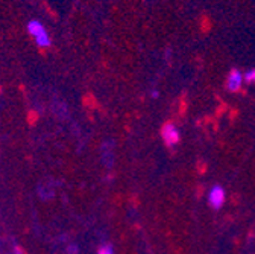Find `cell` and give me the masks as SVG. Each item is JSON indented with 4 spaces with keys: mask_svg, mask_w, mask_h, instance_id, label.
<instances>
[{
    "mask_svg": "<svg viewBox=\"0 0 255 254\" xmlns=\"http://www.w3.org/2000/svg\"><path fill=\"white\" fill-rule=\"evenodd\" d=\"M27 30L29 34L34 37L35 43L40 46V47H49L52 44L50 41V37L47 34V30L44 29V26L38 21V20H30L27 23Z\"/></svg>",
    "mask_w": 255,
    "mask_h": 254,
    "instance_id": "obj_1",
    "label": "cell"
},
{
    "mask_svg": "<svg viewBox=\"0 0 255 254\" xmlns=\"http://www.w3.org/2000/svg\"><path fill=\"white\" fill-rule=\"evenodd\" d=\"M225 198H227V195H225V190H223L222 186L217 184V186H213L210 189V192H208V204L213 209H216V210L222 209V206L225 204Z\"/></svg>",
    "mask_w": 255,
    "mask_h": 254,
    "instance_id": "obj_2",
    "label": "cell"
},
{
    "mask_svg": "<svg viewBox=\"0 0 255 254\" xmlns=\"http://www.w3.org/2000/svg\"><path fill=\"white\" fill-rule=\"evenodd\" d=\"M161 136H163V140L167 146H175L181 139L179 130L176 128L175 123H166L161 130Z\"/></svg>",
    "mask_w": 255,
    "mask_h": 254,
    "instance_id": "obj_3",
    "label": "cell"
},
{
    "mask_svg": "<svg viewBox=\"0 0 255 254\" xmlns=\"http://www.w3.org/2000/svg\"><path fill=\"white\" fill-rule=\"evenodd\" d=\"M243 75L240 70L237 69H233L228 75V79H227V88L230 91H237L240 87H242V82H243Z\"/></svg>",
    "mask_w": 255,
    "mask_h": 254,
    "instance_id": "obj_4",
    "label": "cell"
},
{
    "mask_svg": "<svg viewBox=\"0 0 255 254\" xmlns=\"http://www.w3.org/2000/svg\"><path fill=\"white\" fill-rule=\"evenodd\" d=\"M245 81L248 82V84H255V69H251V70H248L246 73H245Z\"/></svg>",
    "mask_w": 255,
    "mask_h": 254,
    "instance_id": "obj_5",
    "label": "cell"
},
{
    "mask_svg": "<svg viewBox=\"0 0 255 254\" xmlns=\"http://www.w3.org/2000/svg\"><path fill=\"white\" fill-rule=\"evenodd\" d=\"M98 254H114V250H113L111 245H102L98 250Z\"/></svg>",
    "mask_w": 255,
    "mask_h": 254,
    "instance_id": "obj_6",
    "label": "cell"
},
{
    "mask_svg": "<svg viewBox=\"0 0 255 254\" xmlns=\"http://www.w3.org/2000/svg\"><path fill=\"white\" fill-rule=\"evenodd\" d=\"M67 254H79V247L76 244H72L67 247Z\"/></svg>",
    "mask_w": 255,
    "mask_h": 254,
    "instance_id": "obj_7",
    "label": "cell"
},
{
    "mask_svg": "<svg viewBox=\"0 0 255 254\" xmlns=\"http://www.w3.org/2000/svg\"><path fill=\"white\" fill-rule=\"evenodd\" d=\"M14 253H15V254H23V251H21L20 247H15V248H14Z\"/></svg>",
    "mask_w": 255,
    "mask_h": 254,
    "instance_id": "obj_8",
    "label": "cell"
},
{
    "mask_svg": "<svg viewBox=\"0 0 255 254\" xmlns=\"http://www.w3.org/2000/svg\"><path fill=\"white\" fill-rule=\"evenodd\" d=\"M156 96H158V91L153 90V91H152V98H156Z\"/></svg>",
    "mask_w": 255,
    "mask_h": 254,
    "instance_id": "obj_9",
    "label": "cell"
}]
</instances>
